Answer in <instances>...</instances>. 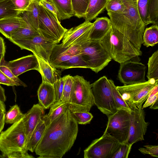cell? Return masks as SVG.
I'll use <instances>...</instances> for the list:
<instances>
[{"label": "cell", "mask_w": 158, "mask_h": 158, "mask_svg": "<svg viewBox=\"0 0 158 158\" xmlns=\"http://www.w3.org/2000/svg\"><path fill=\"white\" fill-rule=\"evenodd\" d=\"M100 42L115 61L120 64L130 60L139 62L142 51L112 25Z\"/></svg>", "instance_id": "obj_3"}, {"label": "cell", "mask_w": 158, "mask_h": 158, "mask_svg": "<svg viewBox=\"0 0 158 158\" xmlns=\"http://www.w3.org/2000/svg\"><path fill=\"white\" fill-rule=\"evenodd\" d=\"M27 23L19 14L9 17L0 21V32L9 39L12 33Z\"/></svg>", "instance_id": "obj_18"}, {"label": "cell", "mask_w": 158, "mask_h": 158, "mask_svg": "<svg viewBox=\"0 0 158 158\" xmlns=\"http://www.w3.org/2000/svg\"><path fill=\"white\" fill-rule=\"evenodd\" d=\"M109 0H89L85 19L90 21L96 19L106 8Z\"/></svg>", "instance_id": "obj_25"}, {"label": "cell", "mask_w": 158, "mask_h": 158, "mask_svg": "<svg viewBox=\"0 0 158 158\" xmlns=\"http://www.w3.org/2000/svg\"><path fill=\"white\" fill-rule=\"evenodd\" d=\"M78 124L68 109L46 126L34 152L40 158H61L73 146Z\"/></svg>", "instance_id": "obj_1"}, {"label": "cell", "mask_w": 158, "mask_h": 158, "mask_svg": "<svg viewBox=\"0 0 158 158\" xmlns=\"http://www.w3.org/2000/svg\"><path fill=\"white\" fill-rule=\"evenodd\" d=\"M44 110L39 103H38L34 104L24 114L23 117V122L25 130L27 147L34 130L45 115Z\"/></svg>", "instance_id": "obj_16"}, {"label": "cell", "mask_w": 158, "mask_h": 158, "mask_svg": "<svg viewBox=\"0 0 158 158\" xmlns=\"http://www.w3.org/2000/svg\"><path fill=\"white\" fill-rule=\"evenodd\" d=\"M40 0H32L26 10L19 14L38 32L39 16L40 10Z\"/></svg>", "instance_id": "obj_22"}, {"label": "cell", "mask_w": 158, "mask_h": 158, "mask_svg": "<svg viewBox=\"0 0 158 158\" xmlns=\"http://www.w3.org/2000/svg\"><path fill=\"white\" fill-rule=\"evenodd\" d=\"M148 14L151 23L158 24V0H148Z\"/></svg>", "instance_id": "obj_37"}, {"label": "cell", "mask_w": 158, "mask_h": 158, "mask_svg": "<svg viewBox=\"0 0 158 158\" xmlns=\"http://www.w3.org/2000/svg\"><path fill=\"white\" fill-rule=\"evenodd\" d=\"M0 70L9 78L16 83L18 86L27 87V85L16 76L6 65H0Z\"/></svg>", "instance_id": "obj_41"}, {"label": "cell", "mask_w": 158, "mask_h": 158, "mask_svg": "<svg viewBox=\"0 0 158 158\" xmlns=\"http://www.w3.org/2000/svg\"><path fill=\"white\" fill-rule=\"evenodd\" d=\"M46 127L44 121L41 119L34 130L27 143V148L28 151L32 152H34L43 136Z\"/></svg>", "instance_id": "obj_27"}, {"label": "cell", "mask_w": 158, "mask_h": 158, "mask_svg": "<svg viewBox=\"0 0 158 158\" xmlns=\"http://www.w3.org/2000/svg\"><path fill=\"white\" fill-rule=\"evenodd\" d=\"M108 80L117 110L120 109H123L131 113L132 110L130 109L123 99L121 95L117 90L114 81L111 79H108Z\"/></svg>", "instance_id": "obj_33"}, {"label": "cell", "mask_w": 158, "mask_h": 158, "mask_svg": "<svg viewBox=\"0 0 158 158\" xmlns=\"http://www.w3.org/2000/svg\"><path fill=\"white\" fill-rule=\"evenodd\" d=\"M144 148H140L139 150L143 154H148L157 158L158 157V146L157 145H146Z\"/></svg>", "instance_id": "obj_45"}, {"label": "cell", "mask_w": 158, "mask_h": 158, "mask_svg": "<svg viewBox=\"0 0 158 158\" xmlns=\"http://www.w3.org/2000/svg\"><path fill=\"white\" fill-rule=\"evenodd\" d=\"M71 114L78 124L85 125L89 123L93 116L87 111H73Z\"/></svg>", "instance_id": "obj_39"}, {"label": "cell", "mask_w": 158, "mask_h": 158, "mask_svg": "<svg viewBox=\"0 0 158 158\" xmlns=\"http://www.w3.org/2000/svg\"><path fill=\"white\" fill-rule=\"evenodd\" d=\"M131 147L126 143H122L119 149L114 154L111 158H127Z\"/></svg>", "instance_id": "obj_44"}, {"label": "cell", "mask_w": 158, "mask_h": 158, "mask_svg": "<svg viewBox=\"0 0 158 158\" xmlns=\"http://www.w3.org/2000/svg\"><path fill=\"white\" fill-rule=\"evenodd\" d=\"M81 45L82 59L89 69L96 73L103 69L112 60L100 41L88 39Z\"/></svg>", "instance_id": "obj_7"}, {"label": "cell", "mask_w": 158, "mask_h": 158, "mask_svg": "<svg viewBox=\"0 0 158 158\" xmlns=\"http://www.w3.org/2000/svg\"><path fill=\"white\" fill-rule=\"evenodd\" d=\"M105 132L117 139L120 143L127 142L130 125V113L122 109L118 110L108 117Z\"/></svg>", "instance_id": "obj_11"}, {"label": "cell", "mask_w": 158, "mask_h": 158, "mask_svg": "<svg viewBox=\"0 0 158 158\" xmlns=\"http://www.w3.org/2000/svg\"><path fill=\"white\" fill-rule=\"evenodd\" d=\"M89 35V40L100 41L111 27L110 19L104 17L96 18L93 23Z\"/></svg>", "instance_id": "obj_19"}, {"label": "cell", "mask_w": 158, "mask_h": 158, "mask_svg": "<svg viewBox=\"0 0 158 158\" xmlns=\"http://www.w3.org/2000/svg\"><path fill=\"white\" fill-rule=\"evenodd\" d=\"M89 0H72L74 16L85 18Z\"/></svg>", "instance_id": "obj_35"}, {"label": "cell", "mask_w": 158, "mask_h": 158, "mask_svg": "<svg viewBox=\"0 0 158 158\" xmlns=\"http://www.w3.org/2000/svg\"><path fill=\"white\" fill-rule=\"evenodd\" d=\"M122 143L104 131L99 138L93 140L84 151L85 158H111Z\"/></svg>", "instance_id": "obj_10"}, {"label": "cell", "mask_w": 158, "mask_h": 158, "mask_svg": "<svg viewBox=\"0 0 158 158\" xmlns=\"http://www.w3.org/2000/svg\"><path fill=\"white\" fill-rule=\"evenodd\" d=\"M56 10L58 18L60 21L74 16L72 0H48Z\"/></svg>", "instance_id": "obj_23"}, {"label": "cell", "mask_w": 158, "mask_h": 158, "mask_svg": "<svg viewBox=\"0 0 158 158\" xmlns=\"http://www.w3.org/2000/svg\"><path fill=\"white\" fill-rule=\"evenodd\" d=\"M148 123L145 121V113L141 107L132 110L130 113V125L128 137L126 143L132 146L134 143L144 140Z\"/></svg>", "instance_id": "obj_14"}, {"label": "cell", "mask_w": 158, "mask_h": 158, "mask_svg": "<svg viewBox=\"0 0 158 158\" xmlns=\"http://www.w3.org/2000/svg\"><path fill=\"white\" fill-rule=\"evenodd\" d=\"M143 45L148 47H153L158 43V26L153 24L144 30L143 36Z\"/></svg>", "instance_id": "obj_28"}, {"label": "cell", "mask_w": 158, "mask_h": 158, "mask_svg": "<svg viewBox=\"0 0 158 158\" xmlns=\"http://www.w3.org/2000/svg\"><path fill=\"white\" fill-rule=\"evenodd\" d=\"M73 84V77L68 75L65 76L64 86L61 100L68 102Z\"/></svg>", "instance_id": "obj_40"}, {"label": "cell", "mask_w": 158, "mask_h": 158, "mask_svg": "<svg viewBox=\"0 0 158 158\" xmlns=\"http://www.w3.org/2000/svg\"><path fill=\"white\" fill-rule=\"evenodd\" d=\"M0 158H5L2 155H0Z\"/></svg>", "instance_id": "obj_55"}, {"label": "cell", "mask_w": 158, "mask_h": 158, "mask_svg": "<svg viewBox=\"0 0 158 158\" xmlns=\"http://www.w3.org/2000/svg\"><path fill=\"white\" fill-rule=\"evenodd\" d=\"M69 105L68 102L61 100L56 102L50 107L48 113L44 115L42 119L44 121L47 126L68 109H69Z\"/></svg>", "instance_id": "obj_26"}, {"label": "cell", "mask_w": 158, "mask_h": 158, "mask_svg": "<svg viewBox=\"0 0 158 158\" xmlns=\"http://www.w3.org/2000/svg\"><path fill=\"white\" fill-rule=\"evenodd\" d=\"M127 7L122 14L107 12L112 25L126 36L137 48L140 50L143 36L146 27L139 14L137 0H121Z\"/></svg>", "instance_id": "obj_2"}, {"label": "cell", "mask_w": 158, "mask_h": 158, "mask_svg": "<svg viewBox=\"0 0 158 158\" xmlns=\"http://www.w3.org/2000/svg\"><path fill=\"white\" fill-rule=\"evenodd\" d=\"M23 117L0 134V151L5 158L34 157L28 153Z\"/></svg>", "instance_id": "obj_4"}, {"label": "cell", "mask_w": 158, "mask_h": 158, "mask_svg": "<svg viewBox=\"0 0 158 158\" xmlns=\"http://www.w3.org/2000/svg\"><path fill=\"white\" fill-rule=\"evenodd\" d=\"M148 0H137V4L139 14L146 27L151 23L148 14Z\"/></svg>", "instance_id": "obj_36"}, {"label": "cell", "mask_w": 158, "mask_h": 158, "mask_svg": "<svg viewBox=\"0 0 158 158\" xmlns=\"http://www.w3.org/2000/svg\"><path fill=\"white\" fill-rule=\"evenodd\" d=\"M18 15L15 6L10 0L0 1V21Z\"/></svg>", "instance_id": "obj_32"}, {"label": "cell", "mask_w": 158, "mask_h": 158, "mask_svg": "<svg viewBox=\"0 0 158 158\" xmlns=\"http://www.w3.org/2000/svg\"><path fill=\"white\" fill-rule=\"evenodd\" d=\"M40 35L39 33L33 29L27 23L26 25L21 27L12 33L9 40L11 41L26 39Z\"/></svg>", "instance_id": "obj_29"}, {"label": "cell", "mask_w": 158, "mask_h": 158, "mask_svg": "<svg viewBox=\"0 0 158 158\" xmlns=\"http://www.w3.org/2000/svg\"><path fill=\"white\" fill-rule=\"evenodd\" d=\"M67 48L62 46V44H56L50 53L48 63L55 68L59 64L70 59L72 56L67 52Z\"/></svg>", "instance_id": "obj_24"}, {"label": "cell", "mask_w": 158, "mask_h": 158, "mask_svg": "<svg viewBox=\"0 0 158 158\" xmlns=\"http://www.w3.org/2000/svg\"><path fill=\"white\" fill-rule=\"evenodd\" d=\"M158 84V80L154 79L145 82L117 86L116 88L123 99L132 110L142 107L152 89Z\"/></svg>", "instance_id": "obj_6"}, {"label": "cell", "mask_w": 158, "mask_h": 158, "mask_svg": "<svg viewBox=\"0 0 158 158\" xmlns=\"http://www.w3.org/2000/svg\"><path fill=\"white\" fill-rule=\"evenodd\" d=\"M6 65L16 77L27 71L35 70L39 72V64L36 56L31 54L6 62Z\"/></svg>", "instance_id": "obj_17"}, {"label": "cell", "mask_w": 158, "mask_h": 158, "mask_svg": "<svg viewBox=\"0 0 158 158\" xmlns=\"http://www.w3.org/2000/svg\"><path fill=\"white\" fill-rule=\"evenodd\" d=\"M40 4L47 9L56 15L57 18L58 14L57 11L53 5L48 0H40Z\"/></svg>", "instance_id": "obj_49"}, {"label": "cell", "mask_w": 158, "mask_h": 158, "mask_svg": "<svg viewBox=\"0 0 158 158\" xmlns=\"http://www.w3.org/2000/svg\"><path fill=\"white\" fill-rule=\"evenodd\" d=\"M106 8L107 12L117 14L123 13L127 10L121 0H109Z\"/></svg>", "instance_id": "obj_38"}, {"label": "cell", "mask_w": 158, "mask_h": 158, "mask_svg": "<svg viewBox=\"0 0 158 158\" xmlns=\"http://www.w3.org/2000/svg\"><path fill=\"white\" fill-rule=\"evenodd\" d=\"M94 105L107 117L117 111L108 79L103 76L91 84Z\"/></svg>", "instance_id": "obj_9"}, {"label": "cell", "mask_w": 158, "mask_h": 158, "mask_svg": "<svg viewBox=\"0 0 158 158\" xmlns=\"http://www.w3.org/2000/svg\"><path fill=\"white\" fill-rule=\"evenodd\" d=\"M21 49L31 52L34 54L48 62L52 50L56 44L44 38L40 35L27 39L11 41Z\"/></svg>", "instance_id": "obj_13"}, {"label": "cell", "mask_w": 158, "mask_h": 158, "mask_svg": "<svg viewBox=\"0 0 158 158\" xmlns=\"http://www.w3.org/2000/svg\"><path fill=\"white\" fill-rule=\"evenodd\" d=\"M37 94L39 104L44 109H48L56 102L53 84L42 82Z\"/></svg>", "instance_id": "obj_20"}, {"label": "cell", "mask_w": 158, "mask_h": 158, "mask_svg": "<svg viewBox=\"0 0 158 158\" xmlns=\"http://www.w3.org/2000/svg\"><path fill=\"white\" fill-rule=\"evenodd\" d=\"M0 84L8 86H18L16 83L7 77L0 70Z\"/></svg>", "instance_id": "obj_47"}, {"label": "cell", "mask_w": 158, "mask_h": 158, "mask_svg": "<svg viewBox=\"0 0 158 158\" xmlns=\"http://www.w3.org/2000/svg\"><path fill=\"white\" fill-rule=\"evenodd\" d=\"M40 6L38 20L39 33L47 40L58 44L62 39L67 29L61 25L56 15L41 4Z\"/></svg>", "instance_id": "obj_8"}, {"label": "cell", "mask_w": 158, "mask_h": 158, "mask_svg": "<svg viewBox=\"0 0 158 158\" xmlns=\"http://www.w3.org/2000/svg\"><path fill=\"white\" fill-rule=\"evenodd\" d=\"M146 67L139 61L129 60L120 64L117 79L124 85L146 81Z\"/></svg>", "instance_id": "obj_12"}, {"label": "cell", "mask_w": 158, "mask_h": 158, "mask_svg": "<svg viewBox=\"0 0 158 158\" xmlns=\"http://www.w3.org/2000/svg\"><path fill=\"white\" fill-rule=\"evenodd\" d=\"M157 99H158V93L156 94L153 97H148L146 100L145 103L143 106H142V108L144 109L150 106Z\"/></svg>", "instance_id": "obj_50"}, {"label": "cell", "mask_w": 158, "mask_h": 158, "mask_svg": "<svg viewBox=\"0 0 158 158\" xmlns=\"http://www.w3.org/2000/svg\"><path fill=\"white\" fill-rule=\"evenodd\" d=\"M55 68L62 69L72 68H89L81 55L72 56L69 60L59 64Z\"/></svg>", "instance_id": "obj_30"}, {"label": "cell", "mask_w": 158, "mask_h": 158, "mask_svg": "<svg viewBox=\"0 0 158 158\" xmlns=\"http://www.w3.org/2000/svg\"><path fill=\"white\" fill-rule=\"evenodd\" d=\"M6 106L4 102L0 100V114L6 113Z\"/></svg>", "instance_id": "obj_53"}, {"label": "cell", "mask_w": 158, "mask_h": 158, "mask_svg": "<svg viewBox=\"0 0 158 158\" xmlns=\"http://www.w3.org/2000/svg\"><path fill=\"white\" fill-rule=\"evenodd\" d=\"M81 45L74 44L67 47V52L71 56L81 55Z\"/></svg>", "instance_id": "obj_46"}, {"label": "cell", "mask_w": 158, "mask_h": 158, "mask_svg": "<svg viewBox=\"0 0 158 158\" xmlns=\"http://www.w3.org/2000/svg\"><path fill=\"white\" fill-rule=\"evenodd\" d=\"M35 56L39 62V73L42 77V82L53 84L56 81L61 77V71L52 67L48 62L42 58Z\"/></svg>", "instance_id": "obj_21"}, {"label": "cell", "mask_w": 158, "mask_h": 158, "mask_svg": "<svg viewBox=\"0 0 158 158\" xmlns=\"http://www.w3.org/2000/svg\"><path fill=\"white\" fill-rule=\"evenodd\" d=\"M68 102L71 112H89L94 105L91 84L82 76L73 77V84Z\"/></svg>", "instance_id": "obj_5"}, {"label": "cell", "mask_w": 158, "mask_h": 158, "mask_svg": "<svg viewBox=\"0 0 158 158\" xmlns=\"http://www.w3.org/2000/svg\"><path fill=\"white\" fill-rule=\"evenodd\" d=\"M148 72L147 75L148 80H158V50L155 52L149 58L148 63Z\"/></svg>", "instance_id": "obj_31"}, {"label": "cell", "mask_w": 158, "mask_h": 158, "mask_svg": "<svg viewBox=\"0 0 158 158\" xmlns=\"http://www.w3.org/2000/svg\"><path fill=\"white\" fill-rule=\"evenodd\" d=\"M65 78V76L63 77H61L53 84L56 102L61 100Z\"/></svg>", "instance_id": "obj_42"}, {"label": "cell", "mask_w": 158, "mask_h": 158, "mask_svg": "<svg viewBox=\"0 0 158 158\" xmlns=\"http://www.w3.org/2000/svg\"><path fill=\"white\" fill-rule=\"evenodd\" d=\"M24 115L18 105L15 104L11 106L6 114L5 123L13 124L21 119Z\"/></svg>", "instance_id": "obj_34"}, {"label": "cell", "mask_w": 158, "mask_h": 158, "mask_svg": "<svg viewBox=\"0 0 158 158\" xmlns=\"http://www.w3.org/2000/svg\"><path fill=\"white\" fill-rule=\"evenodd\" d=\"M1 0H0V1H1Z\"/></svg>", "instance_id": "obj_56"}, {"label": "cell", "mask_w": 158, "mask_h": 158, "mask_svg": "<svg viewBox=\"0 0 158 158\" xmlns=\"http://www.w3.org/2000/svg\"><path fill=\"white\" fill-rule=\"evenodd\" d=\"M150 108L153 109H158V99L156 100L153 104L151 106Z\"/></svg>", "instance_id": "obj_54"}, {"label": "cell", "mask_w": 158, "mask_h": 158, "mask_svg": "<svg viewBox=\"0 0 158 158\" xmlns=\"http://www.w3.org/2000/svg\"><path fill=\"white\" fill-rule=\"evenodd\" d=\"M0 100L5 102L6 100L4 89L0 85Z\"/></svg>", "instance_id": "obj_52"}, {"label": "cell", "mask_w": 158, "mask_h": 158, "mask_svg": "<svg viewBox=\"0 0 158 158\" xmlns=\"http://www.w3.org/2000/svg\"><path fill=\"white\" fill-rule=\"evenodd\" d=\"M15 7L19 14L24 12L32 0H10Z\"/></svg>", "instance_id": "obj_43"}, {"label": "cell", "mask_w": 158, "mask_h": 158, "mask_svg": "<svg viewBox=\"0 0 158 158\" xmlns=\"http://www.w3.org/2000/svg\"><path fill=\"white\" fill-rule=\"evenodd\" d=\"M6 47L2 38L0 36V65L6 64V62L4 59Z\"/></svg>", "instance_id": "obj_48"}, {"label": "cell", "mask_w": 158, "mask_h": 158, "mask_svg": "<svg viewBox=\"0 0 158 158\" xmlns=\"http://www.w3.org/2000/svg\"><path fill=\"white\" fill-rule=\"evenodd\" d=\"M93 23L85 21L78 26L67 30L62 41V46L67 48L74 44L81 45L89 39L88 37Z\"/></svg>", "instance_id": "obj_15"}, {"label": "cell", "mask_w": 158, "mask_h": 158, "mask_svg": "<svg viewBox=\"0 0 158 158\" xmlns=\"http://www.w3.org/2000/svg\"><path fill=\"white\" fill-rule=\"evenodd\" d=\"M6 113L0 114V134L3 130L5 124V116Z\"/></svg>", "instance_id": "obj_51"}]
</instances>
